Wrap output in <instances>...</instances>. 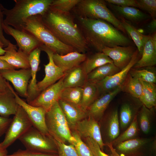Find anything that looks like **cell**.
I'll return each mask as SVG.
<instances>
[{
    "instance_id": "cell-48",
    "label": "cell",
    "mask_w": 156,
    "mask_h": 156,
    "mask_svg": "<svg viewBox=\"0 0 156 156\" xmlns=\"http://www.w3.org/2000/svg\"><path fill=\"white\" fill-rule=\"evenodd\" d=\"M10 84L0 73V93L7 91L10 90Z\"/></svg>"
},
{
    "instance_id": "cell-31",
    "label": "cell",
    "mask_w": 156,
    "mask_h": 156,
    "mask_svg": "<svg viewBox=\"0 0 156 156\" xmlns=\"http://www.w3.org/2000/svg\"><path fill=\"white\" fill-rule=\"evenodd\" d=\"M113 63L108 56L102 52L96 53L87 57L82 63L87 75L95 69L106 64Z\"/></svg>"
},
{
    "instance_id": "cell-21",
    "label": "cell",
    "mask_w": 156,
    "mask_h": 156,
    "mask_svg": "<svg viewBox=\"0 0 156 156\" xmlns=\"http://www.w3.org/2000/svg\"><path fill=\"white\" fill-rule=\"evenodd\" d=\"M87 57L85 54L76 51L63 55L54 53L53 56L55 64L64 73L81 64Z\"/></svg>"
},
{
    "instance_id": "cell-26",
    "label": "cell",
    "mask_w": 156,
    "mask_h": 156,
    "mask_svg": "<svg viewBox=\"0 0 156 156\" xmlns=\"http://www.w3.org/2000/svg\"><path fill=\"white\" fill-rule=\"evenodd\" d=\"M10 90L0 93V116L9 117L16 113L19 105L17 103L14 96Z\"/></svg>"
},
{
    "instance_id": "cell-42",
    "label": "cell",
    "mask_w": 156,
    "mask_h": 156,
    "mask_svg": "<svg viewBox=\"0 0 156 156\" xmlns=\"http://www.w3.org/2000/svg\"><path fill=\"white\" fill-rule=\"evenodd\" d=\"M138 8L149 14L153 19L156 16V0H138Z\"/></svg>"
},
{
    "instance_id": "cell-7",
    "label": "cell",
    "mask_w": 156,
    "mask_h": 156,
    "mask_svg": "<svg viewBox=\"0 0 156 156\" xmlns=\"http://www.w3.org/2000/svg\"><path fill=\"white\" fill-rule=\"evenodd\" d=\"M18 140L26 149L42 153L57 154L54 139L50 135L43 134L33 126Z\"/></svg>"
},
{
    "instance_id": "cell-13",
    "label": "cell",
    "mask_w": 156,
    "mask_h": 156,
    "mask_svg": "<svg viewBox=\"0 0 156 156\" xmlns=\"http://www.w3.org/2000/svg\"><path fill=\"white\" fill-rule=\"evenodd\" d=\"M139 54L138 50H135L130 62L125 67L117 73L96 83L100 94L112 91L121 85L130 69L138 60Z\"/></svg>"
},
{
    "instance_id": "cell-12",
    "label": "cell",
    "mask_w": 156,
    "mask_h": 156,
    "mask_svg": "<svg viewBox=\"0 0 156 156\" xmlns=\"http://www.w3.org/2000/svg\"><path fill=\"white\" fill-rule=\"evenodd\" d=\"M63 77L57 82L42 91L29 104L35 107H41L47 112L60 99L64 89Z\"/></svg>"
},
{
    "instance_id": "cell-45",
    "label": "cell",
    "mask_w": 156,
    "mask_h": 156,
    "mask_svg": "<svg viewBox=\"0 0 156 156\" xmlns=\"http://www.w3.org/2000/svg\"><path fill=\"white\" fill-rule=\"evenodd\" d=\"M109 4L122 7L133 6L138 8L137 1L136 0H106Z\"/></svg>"
},
{
    "instance_id": "cell-54",
    "label": "cell",
    "mask_w": 156,
    "mask_h": 156,
    "mask_svg": "<svg viewBox=\"0 0 156 156\" xmlns=\"http://www.w3.org/2000/svg\"><path fill=\"white\" fill-rule=\"evenodd\" d=\"M0 47L2 48L3 47L5 48V46L4 44L2 43V42H1L0 40Z\"/></svg>"
},
{
    "instance_id": "cell-30",
    "label": "cell",
    "mask_w": 156,
    "mask_h": 156,
    "mask_svg": "<svg viewBox=\"0 0 156 156\" xmlns=\"http://www.w3.org/2000/svg\"><path fill=\"white\" fill-rule=\"evenodd\" d=\"M142 86L141 96L139 100L148 109L154 107L156 105V86L155 83L140 80Z\"/></svg>"
},
{
    "instance_id": "cell-10",
    "label": "cell",
    "mask_w": 156,
    "mask_h": 156,
    "mask_svg": "<svg viewBox=\"0 0 156 156\" xmlns=\"http://www.w3.org/2000/svg\"><path fill=\"white\" fill-rule=\"evenodd\" d=\"M0 73L12 84L19 96L26 99L27 97L28 83L31 77L30 68L3 70H0Z\"/></svg>"
},
{
    "instance_id": "cell-32",
    "label": "cell",
    "mask_w": 156,
    "mask_h": 156,
    "mask_svg": "<svg viewBox=\"0 0 156 156\" xmlns=\"http://www.w3.org/2000/svg\"><path fill=\"white\" fill-rule=\"evenodd\" d=\"M120 86L121 91L128 93L134 98L139 99L141 96V83L139 79L132 77L129 73Z\"/></svg>"
},
{
    "instance_id": "cell-14",
    "label": "cell",
    "mask_w": 156,
    "mask_h": 156,
    "mask_svg": "<svg viewBox=\"0 0 156 156\" xmlns=\"http://www.w3.org/2000/svg\"><path fill=\"white\" fill-rule=\"evenodd\" d=\"M3 31L15 40L19 48L27 55L42 44L32 35L24 30L14 28L4 23Z\"/></svg>"
},
{
    "instance_id": "cell-51",
    "label": "cell",
    "mask_w": 156,
    "mask_h": 156,
    "mask_svg": "<svg viewBox=\"0 0 156 156\" xmlns=\"http://www.w3.org/2000/svg\"><path fill=\"white\" fill-rule=\"evenodd\" d=\"M106 145L108 147L110 150L111 153V156H120L115 151L111 142L107 143Z\"/></svg>"
},
{
    "instance_id": "cell-28",
    "label": "cell",
    "mask_w": 156,
    "mask_h": 156,
    "mask_svg": "<svg viewBox=\"0 0 156 156\" xmlns=\"http://www.w3.org/2000/svg\"><path fill=\"white\" fill-rule=\"evenodd\" d=\"M120 20L123 28L135 43L138 48L139 54L142 55L148 36L142 34L133 26L123 17L120 16Z\"/></svg>"
},
{
    "instance_id": "cell-11",
    "label": "cell",
    "mask_w": 156,
    "mask_h": 156,
    "mask_svg": "<svg viewBox=\"0 0 156 156\" xmlns=\"http://www.w3.org/2000/svg\"><path fill=\"white\" fill-rule=\"evenodd\" d=\"M39 48L46 53L49 60V63L44 65L45 75L44 78L37 83V91L39 94L63 77L65 73L55 64L53 58L54 53L52 50L43 44Z\"/></svg>"
},
{
    "instance_id": "cell-52",
    "label": "cell",
    "mask_w": 156,
    "mask_h": 156,
    "mask_svg": "<svg viewBox=\"0 0 156 156\" xmlns=\"http://www.w3.org/2000/svg\"><path fill=\"white\" fill-rule=\"evenodd\" d=\"M8 154L7 149H4L0 147V156H6Z\"/></svg>"
},
{
    "instance_id": "cell-41",
    "label": "cell",
    "mask_w": 156,
    "mask_h": 156,
    "mask_svg": "<svg viewBox=\"0 0 156 156\" xmlns=\"http://www.w3.org/2000/svg\"><path fill=\"white\" fill-rule=\"evenodd\" d=\"M57 150V156H79L73 146L54 139Z\"/></svg>"
},
{
    "instance_id": "cell-24",
    "label": "cell",
    "mask_w": 156,
    "mask_h": 156,
    "mask_svg": "<svg viewBox=\"0 0 156 156\" xmlns=\"http://www.w3.org/2000/svg\"><path fill=\"white\" fill-rule=\"evenodd\" d=\"M82 63L65 73L63 78L64 88L70 87H83L84 86L87 81V74Z\"/></svg>"
},
{
    "instance_id": "cell-1",
    "label": "cell",
    "mask_w": 156,
    "mask_h": 156,
    "mask_svg": "<svg viewBox=\"0 0 156 156\" xmlns=\"http://www.w3.org/2000/svg\"><path fill=\"white\" fill-rule=\"evenodd\" d=\"M79 20L80 29L88 45L99 52L105 47L130 45L129 39L108 23L81 16Z\"/></svg>"
},
{
    "instance_id": "cell-22",
    "label": "cell",
    "mask_w": 156,
    "mask_h": 156,
    "mask_svg": "<svg viewBox=\"0 0 156 156\" xmlns=\"http://www.w3.org/2000/svg\"><path fill=\"white\" fill-rule=\"evenodd\" d=\"M151 140L149 138H135L113 146L120 156H138L143 146Z\"/></svg>"
},
{
    "instance_id": "cell-33",
    "label": "cell",
    "mask_w": 156,
    "mask_h": 156,
    "mask_svg": "<svg viewBox=\"0 0 156 156\" xmlns=\"http://www.w3.org/2000/svg\"><path fill=\"white\" fill-rule=\"evenodd\" d=\"M83 92V87H70L64 88L60 99L74 105L81 107Z\"/></svg>"
},
{
    "instance_id": "cell-36",
    "label": "cell",
    "mask_w": 156,
    "mask_h": 156,
    "mask_svg": "<svg viewBox=\"0 0 156 156\" xmlns=\"http://www.w3.org/2000/svg\"><path fill=\"white\" fill-rule=\"evenodd\" d=\"M137 115L134 117L127 129L115 140L111 142L114 146L122 142L135 138L138 133Z\"/></svg>"
},
{
    "instance_id": "cell-49",
    "label": "cell",
    "mask_w": 156,
    "mask_h": 156,
    "mask_svg": "<svg viewBox=\"0 0 156 156\" xmlns=\"http://www.w3.org/2000/svg\"><path fill=\"white\" fill-rule=\"evenodd\" d=\"M148 32L153 34L156 33V20L155 18L152 20L148 24L146 27Z\"/></svg>"
},
{
    "instance_id": "cell-6",
    "label": "cell",
    "mask_w": 156,
    "mask_h": 156,
    "mask_svg": "<svg viewBox=\"0 0 156 156\" xmlns=\"http://www.w3.org/2000/svg\"><path fill=\"white\" fill-rule=\"evenodd\" d=\"M80 16L104 21L124 33H126L120 21L117 18L107 7L103 0H81L77 4Z\"/></svg>"
},
{
    "instance_id": "cell-19",
    "label": "cell",
    "mask_w": 156,
    "mask_h": 156,
    "mask_svg": "<svg viewBox=\"0 0 156 156\" xmlns=\"http://www.w3.org/2000/svg\"><path fill=\"white\" fill-rule=\"evenodd\" d=\"M141 58L133 68H138L153 67L156 64V34L148 35Z\"/></svg>"
},
{
    "instance_id": "cell-17",
    "label": "cell",
    "mask_w": 156,
    "mask_h": 156,
    "mask_svg": "<svg viewBox=\"0 0 156 156\" xmlns=\"http://www.w3.org/2000/svg\"><path fill=\"white\" fill-rule=\"evenodd\" d=\"M5 52L0 59L5 61L14 69L30 68L28 55L22 51L17 49L16 45L10 42L4 49Z\"/></svg>"
},
{
    "instance_id": "cell-25",
    "label": "cell",
    "mask_w": 156,
    "mask_h": 156,
    "mask_svg": "<svg viewBox=\"0 0 156 156\" xmlns=\"http://www.w3.org/2000/svg\"><path fill=\"white\" fill-rule=\"evenodd\" d=\"M110 8L127 21L138 24L148 19L149 16L137 8L131 7H122L109 4Z\"/></svg>"
},
{
    "instance_id": "cell-53",
    "label": "cell",
    "mask_w": 156,
    "mask_h": 156,
    "mask_svg": "<svg viewBox=\"0 0 156 156\" xmlns=\"http://www.w3.org/2000/svg\"><path fill=\"white\" fill-rule=\"evenodd\" d=\"M5 52V51L4 49L0 47V55H3L4 54Z\"/></svg>"
},
{
    "instance_id": "cell-35",
    "label": "cell",
    "mask_w": 156,
    "mask_h": 156,
    "mask_svg": "<svg viewBox=\"0 0 156 156\" xmlns=\"http://www.w3.org/2000/svg\"><path fill=\"white\" fill-rule=\"evenodd\" d=\"M136 111L132 104L129 102L123 103L121 106L120 113V122L122 129L130 125L134 116L137 115Z\"/></svg>"
},
{
    "instance_id": "cell-18",
    "label": "cell",
    "mask_w": 156,
    "mask_h": 156,
    "mask_svg": "<svg viewBox=\"0 0 156 156\" xmlns=\"http://www.w3.org/2000/svg\"><path fill=\"white\" fill-rule=\"evenodd\" d=\"M120 91V86L112 91L101 95L88 108V116L97 121L101 118L110 102Z\"/></svg>"
},
{
    "instance_id": "cell-20",
    "label": "cell",
    "mask_w": 156,
    "mask_h": 156,
    "mask_svg": "<svg viewBox=\"0 0 156 156\" xmlns=\"http://www.w3.org/2000/svg\"><path fill=\"white\" fill-rule=\"evenodd\" d=\"M41 50L39 48L33 51L28 55V60L31 70V79L28 87L27 102L29 103L39 95L37 89L36 74L40 63Z\"/></svg>"
},
{
    "instance_id": "cell-15",
    "label": "cell",
    "mask_w": 156,
    "mask_h": 156,
    "mask_svg": "<svg viewBox=\"0 0 156 156\" xmlns=\"http://www.w3.org/2000/svg\"><path fill=\"white\" fill-rule=\"evenodd\" d=\"M78 122L74 129L81 137L92 139L99 144L103 151L105 145L103 143L101 135L100 126L97 120L90 117Z\"/></svg>"
},
{
    "instance_id": "cell-39",
    "label": "cell",
    "mask_w": 156,
    "mask_h": 156,
    "mask_svg": "<svg viewBox=\"0 0 156 156\" xmlns=\"http://www.w3.org/2000/svg\"><path fill=\"white\" fill-rule=\"evenodd\" d=\"M153 108L148 109L143 105L138 113L140 127L145 134L148 133L150 130Z\"/></svg>"
},
{
    "instance_id": "cell-29",
    "label": "cell",
    "mask_w": 156,
    "mask_h": 156,
    "mask_svg": "<svg viewBox=\"0 0 156 156\" xmlns=\"http://www.w3.org/2000/svg\"><path fill=\"white\" fill-rule=\"evenodd\" d=\"M83 92L80 106L87 111L90 105L100 96L96 83L87 81L83 87Z\"/></svg>"
},
{
    "instance_id": "cell-2",
    "label": "cell",
    "mask_w": 156,
    "mask_h": 156,
    "mask_svg": "<svg viewBox=\"0 0 156 156\" xmlns=\"http://www.w3.org/2000/svg\"><path fill=\"white\" fill-rule=\"evenodd\" d=\"M41 16L44 24L60 42L80 53L85 54L88 51V44L82 33L69 14L49 9Z\"/></svg>"
},
{
    "instance_id": "cell-9",
    "label": "cell",
    "mask_w": 156,
    "mask_h": 156,
    "mask_svg": "<svg viewBox=\"0 0 156 156\" xmlns=\"http://www.w3.org/2000/svg\"><path fill=\"white\" fill-rule=\"evenodd\" d=\"M10 88L14 94L16 101L26 113L32 126L43 134L50 135L46 122V111L41 107H35L29 104L21 98L11 86Z\"/></svg>"
},
{
    "instance_id": "cell-50",
    "label": "cell",
    "mask_w": 156,
    "mask_h": 156,
    "mask_svg": "<svg viewBox=\"0 0 156 156\" xmlns=\"http://www.w3.org/2000/svg\"><path fill=\"white\" fill-rule=\"evenodd\" d=\"M10 69H15L5 61L0 59V70Z\"/></svg>"
},
{
    "instance_id": "cell-43",
    "label": "cell",
    "mask_w": 156,
    "mask_h": 156,
    "mask_svg": "<svg viewBox=\"0 0 156 156\" xmlns=\"http://www.w3.org/2000/svg\"><path fill=\"white\" fill-rule=\"evenodd\" d=\"M85 143L92 156H110L104 153L97 143L92 139L88 137L86 138Z\"/></svg>"
},
{
    "instance_id": "cell-37",
    "label": "cell",
    "mask_w": 156,
    "mask_h": 156,
    "mask_svg": "<svg viewBox=\"0 0 156 156\" xmlns=\"http://www.w3.org/2000/svg\"><path fill=\"white\" fill-rule=\"evenodd\" d=\"M81 0H53L49 9L60 13L69 14Z\"/></svg>"
},
{
    "instance_id": "cell-46",
    "label": "cell",
    "mask_w": 156,
    "mask_h": 156,
    "mask_svg": "<svg viewBox=\"0 0 156 156\" xmlns=\"http://www.w3.org/2000/svg\"><path fill=\"white\" fill-rule=\"evenodd\" d=\"M3 6L0 3V40L4 44L5 48L8 45L10 41L4 36L3 33V25L4 23L3 12Z\"/></svg>"
},
{
    "instance_id": "cell-38",
    "label": "cell",
    "mask_w": 156,
    "mask_h": 156,
    "mask_svg": "<svg viewBox=\"0 0 156 156\" xmlns=\"http://www.w3.org/2000/svg\"><path fill=\"white\" fill-rule=\"evenodd\" d=\"M119 127L118 110L115 109L110 113L107 123V135L110 142L119 135Z\"/></svg>"
},
{
    "instance_id": "cell-55",
    "label": "cell",
    "mask_w": 156,
    "mask_h": 156,
    "mask_svg": "<svg viewBox=\"0 0 156 156\" xmlns=\"http://www.w3.org/2000/svg\"></svg>"
},
{
    "instance_id": "cell-27",
    "label": "cell",
    "mask_w": 156,
    "mask_h": 156,
    "mask_svg": "<svg viewBox=\"0 0 156 156\" xmlns=\"http://www.w3.org/2000/svg\"><path fill=\"white\" fill-rule=\"evenodd\" d=\"M120 70L113 63H107L95 69L87 74V81L96 83Z\"/></svg>"
},
{
    "instance_id": "cell-5",
    "label": "cell",
    "mask_w": 156,
    "mask_h": 156,
    "mask_svg": "<svg viewBox=\"0 0 156 156\" xmlns=\"http://www.w3.org/2000/svg\"><path fill=\"white\" fill-rule=\"evenodd\" d=\"M45 118L49 133L54 140L73 144L75 139L72 134L58 101L46 112Z\"/></svg>"
},
{
    "instance_id": "cell-4",
    "label": "cell",
    "mask_w": 156,
    "mask_h": 156,
    "mask_svg": "<svg viewBox=\"0 0 156 156\" xmlns=\"http://www.w3.org/2000/svg\"><path fill=\"white\" fill-rule=\"evenodd\" d=\"M22 30L33 35L54 53L63 55L76 51L72 47L60 42L54 36L43 22L41 15L28 18L23 25Z\"/></svg>"
},
{
    "instance_id": "cell-8",
    "label": "cell",
    "mask_w": 156,
    "mask_h": 156,
    "mask_svg": "<svg viewBox=\"0 0 156 156\" xmlns=\"http://www.w3.org/2000/svg\"><path fill=\"white\" fill-rule=\"evenodd\" d=\"M32 126L23 108L19 105L11 123L5 133L0 147L7 148L25 134Z\"/></svg>"
},
{
    "instance_id": "cell-40",
    "label": "cell",
    "mask_w": 156,
    "mask_h": 156,
    "mask_svg": "<svg viewBox=\"0 0 156 156\" xmlns=\"http://www.w3.org/2000/svg\"><path fill=\"white\" fill-rule=\"evenodd\" d=\"M72 134L75 139L73 145L79 156H92V153L85 143L82 140L81 137L75 132Z\"/></svg>"
},
{
    "instance_id": "cell-16",
    "label": "cell",
    "mask_w": 156,
    "mask_h": 156,
    "mask_svg": "<svg viewBox=\"0 0 156 156\" xmlns=\"http://www.w3.org/2000/svg\"><path fill=\"white\" fill-rule=\"evenodd\" d=\"M135 51L134 47L129 45L105 47L102 52L110 58L114 65L121 70L130 62Z\"/></svg>"
},
{
    "instance_id": "cell-34",
    "label": "cell",
    "mask_w": 156,
    "mask_h": 156,
    "mask_svg": "<svg viewBox=\"0 0 156 156\" xmlns=\"http://www.w3.org/2000/svg\"><path fill=\"white\" fill-rule=\"evenodd\" d=\"M129 73L133 77L148 83H155L156 75L153 67L136 68L133 67Z\"/></svg>"
},
{
    "instance_id": "cell-23",
    "label": "cell",
    "mask_w": 156,
    "mask_h": 156,
    "mask_svg": "<svg viewBox=\"0 0 156 156\" xmlns=\"http://www.w3.org/2000/svg\"><path fill=\"white\" fill-rule=\"evenodd\" d=\"M59 105L66 117L70 128H74L79 121L88 116L87 111L61 99Z\"/></svg>"
},
{
    "instance_id": "cell-44",
    "label": "cell",
    "mask_w": 156,
    "mask_h": 156,
    "mask_svg": "<svg viewBox=\"0 0 156 156\" xmlns=\"http://www.w3.org/2000/svg\"><path fill=\"white\" fill-rule=\"evenodd\" d=\"M6 156H57V154L42 153L26 149H19L12 154Z\"/></svg>"
},
{
    "instance_id": "cell-47",
    "label": "cell",
    "mask_w": 156,
    "mask_h": 156,
    "mask_svg": "<svg viewBox=\"0 0 156 156\" xmlns=\"http://www.w3.org/2000/svg\"><path fill=\"white\" fill-rule=\"evenodd\" d=\"M12 119L9 117H5L0 116V137L6 132Z\"/></svg>"
},
{
    "instance_id": "cell-3",
    "label": "cell",
    "mask_w": 156,
    "mask_h": 156,
    "mask_svg": "<svg viewBox=\"0 0 156 156\" xmlns=\"http://www.w3.org/2000/svg\"><path fill=\"white\" fill-rule=\"evenodd\" d=\"M53 0H15L14 7L8 9L3 7L5 24L22 30L23 25L29 18L43 15L49 10Z\"/></svg>"
}]
</instances>
